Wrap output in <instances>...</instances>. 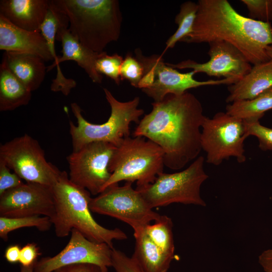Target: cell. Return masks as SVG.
Masks as SVG:
<instances>
[{"mask_svg": "<svg viewBox=\"0 0 272 272\" xmlns=\"http://www.w3.org/2000/svg\"><path fill=\"white\" fill-rule=\"evenodd\" d=\"M152 110L140 120L134 137H143L164 152V165L177 170L195 160L202 150V105L192 94H168L152 103Z\"/></svg>", "mask_w": 272, "mask_h": 272, "instance_id": "obj_1", "label": "cell"}, {"mask_svg": "<svg viewBox=\"0 0 272 272\" xmlns=\"http://www.w3.org/2000/svg\"><path fill=\"white\" fill-rule=\"evenodd\" d=\"M193 29L180 42H227L253 65L270 60L266 48L272 44L269 22L256 21L238 13L227 0H199Z\"/></svg>", "mask_w": 272, "mask_h": 272, "instance_id": "obj_2", "label": "cell"}, {"mask_svg": "<svg viewBox=\"0 0 272 272\" xmlns=\"http://www.w3.org/2000/svg\"><path fill=\"white\" fill-rule=\"evenodd\" d=\"M52 189L55 214L50 219L57 237L67 236L75 229L89 240L105 243L112 248L114 240L127 238L126 234L120 229L106 228L96 222L90 209L91 194L87 189L73 183L66 172L61 171Z\"/></svg>", "mask_w": 272, "mask_h": 272, "instance_id": "obj_3", "label": "cell"}, {"mask_svg": "<svg viewBox=\"0 0 272 272\" xmlns=\"http://www.w3.org/2000/svg\"><path fill=\"white\" fill-rule=\"evenodd\" d=\"M67 15L71 33L86 47L101 53L117 41L122 17L117 0H53Z\"/></svg>", "mask_w": 272, "mask_h": 272, "instance_id": "obj_4", "label": "cell"}, {"mask_svg": "<svg viewBox=\"0 0 272 272\" xmlns=\"http://www.w3.org/2000/svg\"><path fill=\"white\" fill-rule=\"evenodd\" d=\"M105 97L110 105L111 113L107 121L102 124H93L84 118L82 110L76 103L71 104L72 111L77 120V125L70 121L73 151L93 142H105L117 147L125 138L129 137V125L139 124L140 117L144 113L138 108L140 99L134 97L127 102L117 100L106 88H103Z\"/></svg>", "mask_w": 272, "mask_h": 272, "instance_id": "obj_5", "label": "cell"}, {"mask_svg": "<svg viewBox=\"0 0 272 272\" xmlns=\"http://www.w3.org/2000/svg\"><path fill=\"white\" fill-rule=\"evenodd\" d=\"M164 155L159 146L145 137L125 138L111 159V175L102 191L121 181H136L138 187L153 183L163 172Z\"/></svg>", "mask_w": 272, "mask_h": 272, "instance_id": "obj_6", "label": "cell"}, {"mask_svg": "<svg viewBox=\"0 0 272 272\" xmlns=\"http://www.w3.org/2000/svg\"><path fill=\"white\" fill-rule=\"evenodd\" d=\"M205 159L199 156L185 169L173 173L159 174L154 182L137 187L152 208L173 203L205 207L200 195V187L208 178L204 168Z\"/></svg>", "mask_w": 272, "mask_h": 272, "instance_id": "obj_7", "label": "cell"}, {"mask_svg": "<svg viewBox=\"0 0 272 272\" xmlns=\"http://www.w3.org/2000/svg\"><path fill=\"white\" fill-rule=\"evenodd\" d=\"M135 57L142 63L144 74L139 88L154 102L161 101L168 94L181 95L187 90L204 86L232 85L235 81L228 79L199 81L193 78L192 71L182 73L165 62L162 55L153 54L146 56L141 50H135Z\"/></svg>", "mask_w": 272, "mask_h": 272, "instance_id": "obj_8", "label": "cell"}, {"mask_svg": "<svg viewBox=\"0 0 272 272\" xmlns=\"http://www.w3.org/2000/svg\"><path fill=\"white\" fill-rule=\"evenodd\" d=\"M201 147L207 154L206 162L218 166L234 157L239 163L246 160L244 142L247 138L243 120L219 112L205 117L201 126Z\"/></svg>", "mask_w": 272, "mask_h": 272, "instance_id": "obj_9", "label": "cell"}, {"mask_svg": "<svg viewBox=\"0 0 272 272\" xmlns=\"http://www.w3.org/2000/svg\"><path fill=\"white\" fill-rule=\"evenodd\" d=\"M132 184L126 182L123 186L116 184L107 187L92 198L91 212L123 222L132 227L133 232L141 230L152 221L159 219L161 215L153 210Z\"/></svg>", "mask_w": 272, "mask_h": 272, "instance_id": "obj_10", "label": "cell"}, {"mask_svg": "<svg viewBox=\"0 0 272 272\" xmlns=\"http://www.w3.org/2000/svg\"><path fill=\"white\" fill-rule=\"evenodd\" d=\"M0 162L27 182L53 186L61 173L46 160L38 142L27 134L1 145Z\"/></svg>", "mask_w": 272, "mask_h": 272, "instance_id": "obj_11", "label": "cell"}, {"mask_svg": "<svg viewBox=\"0 0 272 272\" xmlns=\"http://www.w3.org/2000/svg\"><path fill=\"white\" fill-rule=\"evenodd\" d=\"M116 148L108 143L93 142L73 151L66 158L70 180L92 195L100 193L111 177L109 165Z\"/></svg>", "mask_w": 272, "mask_h": 272, "instance_id": "obj_12", "label": "cell"}, {"mask_svg": "<svg viewBox=\"0 0 272 272\" xmlns=\"http://www.w3.org/2000/svg\"><path fill=\"white\" fill-rule=\"evenodd\" d=\"M112 248L105 243L92 241L76 229H73L65 247L53 256L44 257L34 264V272H52L68 265L89 263L99 266L104 272L112 267Z\"/></svg>", "mask_w": 272, "mask_h": 272, "instance_id": "obj_13", "label": "cell"}, {"mask_svg": "<svg viewBox=\"0 0 272 272\" xmlns=\"http://www.w3.org/2000/svg\"><path fill=\"white\" fill-rule=\"evenodd\" d=\"M54 214L52 186L26 182L0 195L1 216L17 218L42 215L51 219Z\"/></svg>", "mask_w": 272, "mask_h": 272, "instance_id": "obj_14", "label": "cell"}, {"mask_svg": "<svg viewBox=\"0 0 272 272\" xmlns=\"http://www.w3.org/2000/svg\"><path fill=\"white\" fill-rule=\"evenodd\" d=\"M208 54L210 59L203 63L191 59L176 64L167 63L174 69H190L198 73H203L211 77H224L236 82L251 70L252 66L243 53L231 44L224 41H215L209 43Z\"/></svg>", "mask_w": 272, "mask_h": 272, "instance_id": "obj_15", "label": "cell"}, {"mask_svg": "<svg viewBox=\"0 0 272 272\" xmlns=\"http://www.w3.org/2000/svg\"><path fill=\"white\" fill-rule=\"evenodd\" d=\"M0 49L35 55L45 61L53 60L41 32L29 31L19 28L1 15Z\"/></svg>", "mask_w": 272, "mask_h": 272, "instance_id": "obj_16", "label": "cell"}, {"mask_svg": "<svg viewBox=\"0 0 272 272\" xmlns=\"http://www.w3.org/2000/svg\"><path fill=\"white\" fill-rule=\"evenodd\" d=\"M49 7L48 0H1L0 15L19 28L41 32Z\"/></svg>", "mask_w": 272, "mask_h": 272, "instance_id": "obj_17", "label": "cell"}, {"mask_svg": "<svg viewBox=\"0 0 272 272\" xmlns=\"http://www.w3.org/2000/svg\"><path fill=\"white\" fill-rule=\"evenodd\" d=\"M272 87V61L253 65L250 72L234 84L229 85L228 104L250 100Z\"/></svg>", "mask_w": 272, "mask_h": 272, "instance_id": "obj_18", "label": "cell"}, {"mask_svg": "<svg viewBox=\"0 0 272 272\" xmlns=\"http://www.w3.org/2000/svg\"><path fill=\"white\" fill-rule=\"evenodd\" d=\"M3 59L28 90L32 92L39 88L47 70L41 57L29 53L5 51Z\"/></svg>", "mask_w": 272, "mask_h": 272, "instance_id": "obj_19", "label": "cell"}, {"mask_svg": "<svg viewBox=\"0 0 272 272\" xmlns=\"http://www.w3.org/2000/svg\"><path fill=\"white\" fill-rule=\"evenodd\" d=\"M55 39L61 42V56H58V65L66 60H74L83 69L91 80L100 84L103 76L98 72L96 62L100 53L95 52L83 45L70 32L69 28L56 33Z\"/></svg>", "mask_w": 272, "mask_h": 272, "instance_id": "obj_20", "label": "cell"}, {"mask_svg": "<svg viewBox=\"0 0 272 272\" xmlns=\"http://www.w3.org/2000/svg\"><path fill=\"white\" fill-rule=\"evenodd\" d=\"M132 257L145 272H167L174 258L165 254L149 238L144 229L134 232Z\"/></svg>", "mask_w": 272, "mask_h": 272, "instance_id": "obj_21", "label": "cell"}, {"mask_svg": "<svg viewBox=\"0 0 272 272\" xmlns=\"http://www.w3.org/2000/svg\"><path fill=\"white\" fill-rule=\"evenodd\" d=\"M31 92L17 78L2 59L0 65V111L13 110L28 104Z\"/></svg>", "mask_w": 272, "mask_h": 272, "instance_id": "obj_22", "label": "cell"}, {"mask_svg": "<svg viewBox=\"0 0 272 272\" xmlns=\"http://www.w3.org/2000/svg\"><path fill=\"white\" fill-rule=\"evenodd\" d=\"M272 109V87L250 100L228 104V114L244 121L259 120L264 113Z\"/></svg>", "mask_w": 272, "mask_h": 272, "instance_id": "obj_23", "label": "cell"}, {"mask_svg": "<svg viewBox=\"0 0 272 272\" xmlns=\"http://www.w3.org/2000/svg\"><path fill=\"white\" fill-rule=\"evenodd\" d=\"M172 228L171 219L167 216L161 215L154 224L146 226L144 231L161 250L174 258L175 246Z\"/></svg>", "mask_w": 272, "mask_h": 272, "instance_id": "obj_24", "label": "cell"}, {"mask_svg": "<svg viewBox=\"0 0 272 272\" xmlns=\"http://www.w3.org/2000/svg\"><path fill=\"white\" fill-rule=\"evenodd\" d=\"M197 10V3L191 1H187L181 5L179 12L175 18L178 28L166 42L165 48L161 54L162 56L167 49L174 47L177 42H180L191 33Z\"/></svg>", "mask_w": 272, "mask_h": 272, "instance_id": "obj_25", "label": "cell"}, {"mask_svg": "<svg viewBox=\"0 0 272 272\" xmlns=\"http://www.w3.org/2000/svg\"><path fill=\"white\" fill-rule=\"evenodd\" d=\"M53 225L48 217L33 216L9 218L0 217V237L7 241L10 232L24 227H35L40 231L49 230Z\"/></svg>", "mask_w": 272, "mask_h": 272, "instance_id": "obj_26", "label": "cell"}, {"mask_svg": "<svg viewBox=\"0 0 272 272\" xmlns=\"http://www.w3.org/2000/svg\"><path fill=\"white\" fill-rule=\"evenodd\" d=\"M123 58L114 53L108 55L106 52L100 53L96 62V67L98 73L103 74L114 81L115 84L119 85L121 79L120 71Z\"/></svg>", "mask_w": 272, "mask_h": 272, "instance_id": "obj_27", "label": "cell"}, {"mask_svg": "<svg viewBox=\"0 0 272 272\" xmlns=\"http://www.w3.org/2000/svg\"><path fill=\"white\" fill-rule=\"evenodd\" d=\"M144 74V69L142 63L135 56L127 53L120 67L121 81L127 80L132 86L138 88Z\"/></svg>", "mask_w": 272, "mask_h": 272, "instance_id": "obj_28", "label": "cell"}, {"mask_svg": "<svg viewBox=\"0 0 272 272\" xmlns=\"http://www.w3.org/2000/svg\"><path fill=\"white\" fill-rule=\"evenodd\" d=\"M243 121L246 137L250 135L256 137L261 150L272 151V128L261 125L259 120Z\"/></svg>", "mask_w": 272, "mask_h": 272, "instance_id": "obj_29", "label": "cell"}, {"mask_svg": "<svg viewBox=\"0 0 272 272\" xmlns=\"http://www.w3.org/2000/svg\"><path fill=\"white\" fill-rule=\"evenodd\" d=\"M248 10L249 18L263 22L272 20V0H242Z\"/></svg>", "mask_w": 272, "mask_h": 272, "instance_id": "obj_30", "label": "cell"}, {"mask_svg": "<svg viewBox=\"0 0 272 272\" xmlns=\"http://www.w3.org/2000/svg\"><path fill=\"white\" fill-rule=\"evenodd\" d=\"M112 267L115 272H145L132 257L112 248Z\"/></svg>", "mask_w": 272, "mask_h": 272, "instance_id": "obj_31", "label": "cell"}, {"mask_svg": "<svg viewBox=\"0 0 272 272\" xmlns=\"http://www.w3.org/2000/svg\"><path fill=\"white\" fill-rule=\"evenodd\" d=\"M10 170L4 163L0 162V195L24 183L22 179Z\"/></svg>", "mask_w": 272, "mask_h": 272, "instance_id": "obj_32", "label": "cell"}, {"mask_svg": "<svg viewBox=\"0 0 272 272\" xmlns=\"http://www.w3.org/2000/svg\"><path fill=\"white\" fill-rule=\"evenodd\" d=\"M40 254L39 248L36 244L28 243L21 249L19 262L23 266H31L34 264Z\"/></svg>", "mask_w": 272, "mask_h": 272, "instance_id": "obj_33", "label": "cell"}, {"mask_svg": "<svg viewBox=\"0 0 272 272\" xmlns=\"http://www.w3.org/2000/svg\"><path fill=\"white\" fill-rule=\"evenodd\" d=\"M52 272H104L98 266L89 263L68 265L57 268Z\"/></svg>", "mask_w": 272, "mask_h": 272, "instance_id": "obj_34", "label": "cell"}, {"mask_svg": "<svg viewBox=\"0 0 272 272\" xmlns=\"http://www.w3.org/2000/svg\"><path fill=\"white\" fill-rule=\"evenodd\" d=\"M21 249L18 244L11 245L5 250V257L11 263L19 262Z\"/></svg>", "mask_w": 272, "mask_h": 272, "instance_id": "obj_35", "label": "cell"}, {"mask_svg": "<svg viewBox=\"0 0 272 272\" xmlns=\"http://www.w3.org/2000/svg\"><path fill=\"white\" fill-rule=\"evenodd\" d=\"M258 262L264 272H272V249L263 251L259 256Z\"/></svg>", "mask_w": 272, "mask_h": 272, "instance_id": "obj_36", "label": "cell"}, {"mask_svg": "<svg viewBox=\"0 0 272 272\" xmlns=\"http://www.w3.org/2000/svg\"><path fill=\"white\" fill-rule=\"evenodd\" d=\"M20 272H34V264L29 266H23L21 265Z\"/></svg>", "mask_w": 272, "mask_h": 272, "instance_id": "obj_37", "label": "cell"}, {"mask_svg": "<svg viewBox=\"0 0 272 272\" xmlns=\"http://www.w3.org/2000/svg\"><path fill=\"white\" fill-rule=\"evenodd\" d=\"M266 51L270 60L272 61V44L266 47Z\"/></svg>", "mask_w": 272, "mask_h": 272, "instance_id": "obj_38", "label": "cell"}]
</instances>
